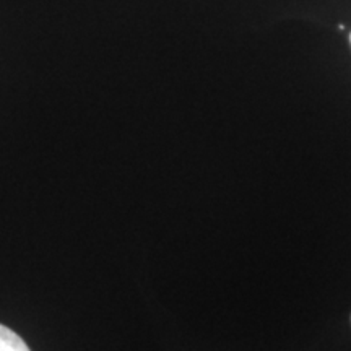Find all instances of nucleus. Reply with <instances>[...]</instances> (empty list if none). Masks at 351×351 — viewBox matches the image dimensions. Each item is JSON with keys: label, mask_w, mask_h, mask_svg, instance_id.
I'll list each match as a JSON object with an SVG mask.
<instances>
[{"label": "nucleus", "mask_w": 351, "mask_h": 351, "mask_svg": "<svg viewBox=\"0 0 351 351\" xmlns=\"http://www.w3.org/2000/svg\"><path fill=\"white\" fill-rule=\"evenodd\" d=\"M0 351H29V348L15 332L0 326Z\"/></svg>", "instance_id": "nucleus-1"}, {"label": "nucleus", "mask_w": 351, "mask_h": 351, "mask_svg": "<svg viewBox=\"0 0 351 351\" xmlns=\"http://www.w3.org/2000/svg\"><path fill=\"white\" fill-rule=\"evenodd\" d=\"M350 39H351V38H350Z\"/></svg>", "instance_id": "nucleus-2"}]
</instances>
